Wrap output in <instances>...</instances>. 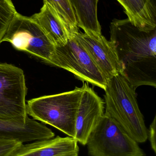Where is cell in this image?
Masks as SVG:
<instances>
[{
    "label": "cell",
    "mask_w": 156,
    "mask_h": 156,
    "mask_svg": "<svg viewBox=\"0 0 156 156\" xmlns=\"http://www.w3.org/2000/svg\"><path fill=\"white\" fill-rule=\"evenodd\" d=\"M113 44L122 71L121 73L136 90L156 87V28L141 30L130 20L114 19L110 25Z\"/></svg>",
    "instance_id": "1"
},
{
    "label": "cell",
    "mask_w": 156,
    "mask_h": 156,
    "mask_svg": "<svg viewBox=\"0 0 156 156\" xmlns=\"http://www.w3.org/2000/svg\"><path fill=\"white\" fill-rule=\"evenodd\" d=\"M104 90V115L137 143H145L148 129L138 106L136 90L121 74L109 80Z\"/></svg>",
    "instance_id": "2"
},
{
    "label": "cell",
    "mask_w": 156,
    "mask_h": 156,
    "mask_svg": "<svg viewBox=\"0 0 156 156\" xmlns=\"http://www.w3.org/2000/svg\"><path fill=\"white\" fill-rule=\"evenodd\" d=\"M82 92V86L70 91L31 99L26 105L27 115L74 138L76 117Z\"/></svg>",
    "instance_id": "3"
},
{
    "label": "cell",
    "mask_w": 156,
    "mask_h": 156,
    "mask_svg": "<svg viewBox=\"0 0 156 156\" xmlns=\"http://www.w3.org/2000/svg\"><path fill=\"white\" fill-rule=\"evenodd\" d=\"M86 145L90 156H145L138 143L104 115Z\"/></svg>",
    "instance_id": "4"
},
{
    "label": "cell",
    "mask_w": 156,
    "mask_h": 156,
    "mask_svg": "<svg viewBox=\"0 0 156 156\" xmlns=\"http://www.w3.org/2000/svg\"><path fill=\"white\" fill-rule=\"evenodd\" d=\"M2 42H9L17 50L29 53L49 64L56 47L34 20L18 12L10 24Z\"/></svg>",
    "instance_id": "5"
},
{
    "label": "cell",
    "mask_w": 156,
    "mask_h": 156,
    "mask_svg": "<svg viewBox=\"0 0 156 156\" xmlns=\"http://www.w3.org/2000/svg\"><path fill=\"white\" fill-rule=\"evenodd\" d=\"M27 88L24 71L13 65L0 63V119L26 122Z\"/></svg>",
    "instance_id": "6"
},
{
    "label": "cell",
    "mask_w": 156,
    "mask_h": 156,
    "mask_svg": "<svg viewBox=\"0 0 156 156\" xmlns=\"http://www.w3.org/2000/svg\"><path fill=\"white\" fill-rule=\"evenodd\" d=\"M50 65L71 72L77 79L104 90L108 80L74 36L67 44L55 47Z\"/></svg>",
    "instance_id": "7"
},
{
    "label": "cell",
    "mask_w": 156,
    "mask_h": 156,
    "mask_svg": "<svg viewBox=\"0 0 156 156\" xmlns=\"http://www.w3.org/2000/svg\"><path fill=\"white\" fill-rule=\"evenodd\" d=\"M73 36L87 51L107 80L122 73V69L115 47L110 40L103 35L91 36L80 31Z\"/></svg>",
    "instance_id": "8"
},
{
    "label": "cell",
    "mask_w": 156,
    "mask_h": 156,
    "mask_svg": "<svg viewBox=\"0 0 156 156\" xmlns=\"http://www.w3.org/2000/svg\"><path fill=\"white\" fill-rule=\"evenodd\" d=\"M87 83L82 85L75 123V138L78 143L86 145L88 138L104 115V101Z\"/></svg>",
    "instance_id": "9"
},
{
    "label": "cell",
    "mask_w": 156,
    "mask_h": 156,
    "mask_svg": "<svg viewBox=\"0 0 156 156\" xmlns=\"http://www.w3.org/2000/svg\"><path fill=\"white\" fill-rule=\"evenodd\" d=\"M78 142L70 136H58L24 144L10 156H78Z\"/></svg>",
    "instance_id": "10"
},
{
    "label": "cell",
    "mask_w": 156,
    "mask_h": 156,
    "mask_svg": "<svg viewBox=\"0 0 156 156\" xmlns=\"http://www.w3.org/2000/svg\"><path fill=\"white\" fill-rule=\"evenodd\" d=\"M55 136V133L45 125L29 117L25 122L0 119V139L24 144Z\"/></svg>",
    "instance_id": "11"
},
{
    "label": "cell",
    "mask_w": 156,
    "mask_h": 156,
    "mask_svg": "<svg viewBox=\"0 0 156 156\" xmlns=\"http://www.w3.org/2000/svg\"><path fill=\"white\" fill-rule=\"evenodd\" d=\"M122 5L130 22L141 30L156 28V0H116Z\"/></svg>",
    "instance_id": "12"
},
{
    "label": "cell",
    "mask_w": 156,
    "mask_h": 156,
    "mask_svg": "<svg viewBox=\"0 0 156 156\" xmlns=\"http://www.w3.org/2000/svg\"><path fill=\"white\" fill-rule=\"evenodd\" d=\"M41 27L55 46H62L69 38L65 24L54 9L44 3L40 12L31 16Z\"/></svg>",
    "instance_id": "13"
},
{
    "label": "cell",
    "mask_w": 156,
    "mask_h": 156,
    "mask_svg": "<svg viewBox=\"0 0 156 156\" xmlns=\"http://www.w3.org/2000/svg\"><path fill=\"white\" fill-rule=\"evenodd\" d=\"M75 13L78 27L93 37L102 35L97 13L99 0H69Z\"/></svg>",
    "instance_id": "14"
},
{
    "label": "cell",
    "mask_w": 156,
    "mask_h": 156,
    "mask_svg": "<svg viewBox=\"0 0 156 156\" xmlns=\"http://www.w3.org/2000/svg\"><path fill=\"white\" fill-rule=\"evenodd\" d=\"M51 6L61 18L68 32L69 38L78 32L75 13L69 0H43Z\"/></svg>",
    "instance_id": "15"
},
{
    "label": "cell",
    "mask_w": 156,
    "mask_h": 156,
    "mask_svg": "<svg viewBox=\"0 0 156 156\" xmlns=\"http://www.w3.org/2000/svg\"><path fill=\"white\" fill-rule=\"evenodd\" d=\"M17 13L12 0H0V44Z\"/></svg>",
    "instance_id": "16"
},
{
    "label": "cell",
    "mask_w": 156,
    "mask_h": 156,
    "mask_svg": "<svg viewBox=\"0 0 156 156\" xmlns=\"http://www.w3.org/2000/svg\"><path fill=\"white\" fill-rule=\"evenodd\" d=\"M23 144L16 140L0 139V156H10Z\"/></svg>",
    "instance_id": "17"
},
{
    "label": "cell",
    "mask_w": 156,
    "mask_h": 156,
    "mask_svg": "<svg viewBox=\"0 0 156 156\" xmlns=\"http://www.w3.org/2000/svg\"><path fill=\"white\" fill-rule=\"evenodd\" d=\"M156 116H155L154 121L151 123L149 130H148V136H147V139H149L151 144V147L154 153H156Z\"/></svg>",
    "instance_id": "18"
}]
</instances>
